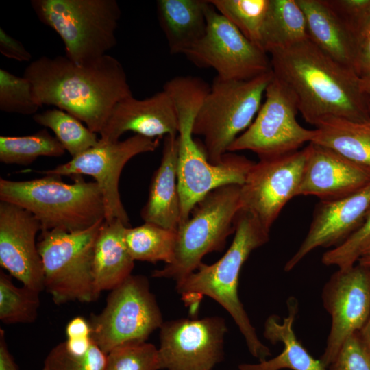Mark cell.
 <instances>
[{
  "instance_id": "obj_1",
  "label": "cell",
  "mask_w": 370,
  "mask_h": 370,
  "mask_svg": "<svg viewBox=\"0 0 370 370\" xmlns=\"http://www.w3.org/2000/svg\"><path fill=\"white\" fill-rule=\"evenodd\" d=\"M23 76L40 107H57L99 134L116 105L133 95L123 65L108 54L83 64L66 56H41L29 63Z\"/></svg>"
},
{
  "instance_id": "obj_2",
  "label": "cell",
  "mask_w": 370,
  "mask_h": 370,
  "mask_svg": "<svg viewBox=\"0 0 370 370\" xmlns=\"http://www.w3.org/2000/svg\"><path fill=\"white\" fill-rule=\"evenodd\" d=\"M273 75L294 93L299 112L313 126L321 119H369L366 96L353 69L319 49L309 39L268 53Z\"/></svg>"
},
{
  "instance_id": "obj_3",
  "label": "cell",
  "mask_w": 370,
  "mask_h": 370,
  "mask_svg": "<svg viewBox=\"0 0 370 370\" xmlns=\"http://www.w3.org/2000/svg\"><path fill=\"white\" fill-rule=\"evenodd\" d=\"M176 108L178 130L177 186L181 222L212 190L227 185H242L254 162L234 152L226 153L218 163L210 162L193 138V126L210 86L193 76H177L164 85ZM180 226V225H179Z\"/></svg>"
},
{
  "instance_id": "obj_4",
  "label": "cell",
  "mask_w": 370,
  "mask_h": 370,
  "mask_svg": "<svg viewBox=\"0 0 370 370\" xmlns=\"http://www.w3.org/2000/svg\"><path fill=\"white\" fill-rule=\"evenodd\" d=\"M269 232L249 214L241 210L234 236L223 256L212 264L201 263L181 282L176 290L185 304L195 309L204 296L219 303L231 315L243 334L251 354L259 362L271 355L259 339L238 294L239 276L251 253L267 243Z\"/></svg>"
},
{
  "instance_id": "obj_5",
  "label": "cell",
  "mask_w": 370,
  "mask_h": 370,
  "mask_svg": "<svg viewBox=\"0 0 370 370\" xmlns=\"http://www.w3.org/2000/svg\"><path fill=\"white\" fill-rule=\"evenodd\" d=\"M71 177V184L56 175L25 181L1 178L0 200L31 212L40 232L84 230L105 220L103 199L96 182H86L81 175Z\"/></svg>"
},
{
  "instance_id": "obj_6",
  "label": "cell",
  "mask_w": 370,
  "mask_h": 370,
  "mask_svg": "<svg viewBox=\"0 0 370 370\" xmlns=\"http://www.w3.org/2000/svg\"><path fill=\"white\" fill-rule=\"evenodd\" d=\"M273 77L271 70L247 80L214 79L193 126V135L203 138L202 147L210 162H220L251 124Z\"/></svg>"
},
{
  "instance_id": "obj_7",
  "label": "cell",
  "mask_w": 370,
  "mask_h": 370,
  "mask_svg": "<svg viewBox=\"0 0 370 370\" xmlns=\"http://www.w3.org/2000/svg\"><path fill=\"white\" fill-rule=\"evenodd\" d=\"M38 20L59 35L65 56L83 64L105 55L117 43L121 11L116 0H32Z\"/></svg>"
},
{
  "instance_id": "obj_8",
  "label": "cell",
  "mask_w": 370,
  "mask_h": 370,
  "mask_svg": "<svg viewBox=\"0 0 370 370\" xmlns=\"http://www.w3.org/2000/svg\"><path fill=\"white\" fill-rule=\"evenodd\" d=\"M240 185L218 188L195 206L189 218L180 225L172 262L152 272V277L178 283L197 269L205 255L219 251L235 232L241 212Z\"/></svg>"
},
{
  "instance_id": "obj_9",
  "label": "cell",
  "mask_w": 370,
  "mask_h": 370,
  "mask_svg": "<svg viewBox=\"0 0 370 370\" xmlns=\"http://www.w3.org/2000/svg\"><path fill=\"white\" fill-rule=\"evenodd\" d=\"M103 221L74 232H40L37 247L42 264L45 289L56 304L90 303L98 299L100 293L94 281L93 255Z\"/></svg>"
},
{
  "instance_id": "obj_10",
  "label": "cell",
  "mask_w": 370,
  "mask_h": 370,
  "mask_svg": "<svg viewBox=\"0 0 370 370\" xmlns=\"http://www.w3.org/2000/svg\"><path fill=\"white\" fill-rule=\"evenodd\" d=\"M88 322L92 339L106 354L124 344L145 342L164 323L149 281L140 275H131L112 289L104 308Z\"/></svg>"
},
{
  "instance_id": "obj_11",
  "label": "cell",
  "mask_w": 370,
  "mask_h": 370,
  "mask_svg": "<svg viewBox=\"0 0 370 370\" xmlns=\"http://www.w3.org/2000/svg\"><path fill=\"white\" fill-rule=\"evenodd\" d=\"M264 103L249 127L232 143L228 152L248 150L259 159L284 156L312 143L317 130L301 126L297 119V99L288 86L274 75Z\"/></svg>"
},
{
  "instance_id": "obj_12",
  "label": "cell",
  "mask_w": 370,
  "mask_h": 370,
  "mask_svg": "<svg viewBox=\"0 0 370 370\" xmlns=\"http://www.w3.org/2000/svg\"><path fill=\"white\" fill-rule=\"evenodd\" d=\"M203 38L184 55L201 68H212L225 80H247L271 71L269 54L248 40L208 1Z\"/></svg>"
},
{
  "instance_id": "obj_13",
  "label": "cell",
  "mask_w": 370,
  "mask_h": 370,
  "mask_svg": "<svg viewBox=\"0 0 370 370\" xmlns=\"http://www.w3.org/2000/svg\"><path fill=\"white\" fill-rule=\"evenodd\" d=\"M160 138H150L134 134L123 140L102 142L66 163L45 171L46 175H86L92 176L101 193L105 221H121L126 227L130 226L129 216L121 201L119 182L125 165L134 156L154 151L160 145Z\"/></svg>"
},
{
  "instance_id": "obj_14",
  "label": "cell",
  "mask_w": 370,
  "mask_h": 370,
  "mask_svg": "<svg viewBox=\"0 0 370 370\" xmlns=\"http://www.w3.org/2000/svg\"><path fill=\"white\" fill-rule=\"evenodd\" d=\"M308 148L275 158L259 159L240 187L241 207L268 231L297 192Z\"/></svg>"
},
{
  "instance_id": "obj_15",
  "label": "cell",
  "mask_w": 370,
  "mask_h": 370,
  "mask_svg": "<svg viewBox=\"0 0 370 370\" xmlns=\"http://www.w3.org/2000/svg\"><path fill=\"white\" fill-rule=\"evenodd\" d=\"M160 329L161 369L212 370L223 360L227 328L221 317L181 318Z\"/></svg>"
},
{
  "instance_id": "obj_16",
  "label": "cell",
  "mask_w": 370,
  "mask_h": 370,
  "mask_svg": "<svg viewBox=\"0 0 370 370\" xmlns=\"http://www.w3.org/2000/svg\"><path fill=\"white\" fill-rule=\"evenodd\" d=\"M322 300L332 319L319 358L328 368L346 340L362 327L370 314V269L358 264L338 269L324 286Z\"/></svg>"
},
{
  "instance_id": "obj_17",
  "label": "cell",
  "mask_w": 370,
  "mask_h": 370,
  "mask_svg": "<svg viewBox=\"0 0 370 370\" xmlns=\"http://www.w3.org/2000/svg\"><path fill=\"white\" fill-rule=\"evenodd\" d=\"M38 220L16 204L0 201V264L11 276L38 293L45 290L36 237Z\"/></svg>"
},
{
  "instance_id": "obj_18",
  "label": "cell",
  "mask_w": 370,
  "mask_h": 370,
  "mask_svg": "<svg viewBox=\"0 0 370 370\" xmlns=\"http://www.w3.org/2000/svg\"><path fill=\"white\" fill-rule=\"evenodd\" d=\"M369 210L370 183L352 194L320 201L306 237L286 263L284 271H291L317 248L341 245L361 226Z\"/></svg>"
},
{
  "instance_id": "obj_19",
  "label": "cell",
  "mask_w": 370,
  "mask_h": 370,
  "mask_svg": "<svg viewBox=\"0 0 370 370\" xmlns=\"http://www.w3.org/2000/svg\"><path fill=\"white\" fill-rule=\"evenodd\" d=\"M297 196L320 201L352 194L370 183V169L336 151L310 143Z\"/></svg>"
},
{
  "instance_id": "obj_20",
  "label": "cell",
  "mask_w": 370,
  "mask_h": 370,
  "mask_svg": "<svg viewBox=\"0 0 370 370\" xmlns=\"http://www.w3.org/2000/svg\"><path fill=\"white\" fill-rule=\"evenodd\" d=\"M178 119L175 103L162 90L144 99L134 96L119 102L100 132L102 142H116L127 132L150 138L177 135Z\"/></svg>"
},
{
  "instance_id": "obj_21",
  "label": "cell",
  "mask_w": 370,
  "mask_h": 370,
  "mask_svg": "<svg viewBox=\"0 0 370 370\" xmlns=\"http://www.w3.org/2000/svg\"><path fill=\"white\" fill-rule=\"evenodd\" d=\"M177 160V135H166L163 139L160 164L152 175L147 201L140 212L145 223L176 232L181 222Z\"/></svg>"
},
{
  "instance_id": "obj_22",
  "label": "cell",
  "mask_w": 370,
  "mask_h": 370,
  "mask_svg": "<svg viewBox=\"0 0 370 370\" xmlns=\"http://www.w3.org/2000/svg\"><path fill=\"white\" fill-rule=\"evenodd\" d=\"M302 9L309 40L339 63L353 69L357 38L324 0H297Z\"/></svg>"
},
{
  "instance_id": "obj_23",
  "label": "cell",
  "mask_w": 370,
  "mask_h": 370,
  "mask_svg": "<svg viewBox=\"0 0 370 370\" xmlns=\"http://www.w3.org/2000/svg\"><path fill=\"white\" fill-rule=\"evenodd\" d=\"M208 0H158L156 14L170 53L184 54L204 36Z\"/></svg>"
},
{
  "instance_id": "obj_24",
  "label": "cell",
  "mask_w": 370,
  "mask_h": 370,
  "mask_svg": "<svg viewBox=\"0 0 370 370\" xmlns=\"http://www.w3.org/2000/svg\"><path fill=\"white\" fill-rule=\"evenodd\" d=\"M288 316L280 321L275 315L269 316L264 323V336L273 344L282 343L284 348L277 356L256 364L243 363L239 370H328L320 360L309 354L297 338L293 323L298 310L294 297L287 301Z\"/></svg>"
},
{
  "instance_id": "obj_25",
  "label": "cell",
  "mask_w": 370,
  "mask_h": 370,
  "mask_svg": "<svg viewBox=\"0 0 370 370\" xmlns=\"http://www.w3.org/2000/svg\"><path fill=\"white\" fill-rule=\"evenodd\" d=\"M126 227L121 221H103L96 239L93 276L97 291H111L132 274L134 260L125 242Z\"/></svg>"
},
{
  "instance_id": "obj_26",
  "label": "cell",
  "mask_w": 370,
  "mask_h": 370,
  "mask_svg": "<svg viewBox=\"0 0 370 370\" xmlns=\"http://www.w3.org/2000/svg\"><path fill=\"white\" fill-rule=\"evenodd\" d=\"M312 143L330 149L370 169V118L363 121L328 116L314 125Z\"/></svg>"
},
{
  "instance_id": "obj_27",
  "label": "cell",
  "mask_w": 370,
  "mask_h": 370,
  "mask_svg": "<svg viewBox=\"0 0 370 370\" xmlns=\"http://www.w3.org/2000/svg\"><path fill=\"white\" fill-rule=\"evenodd\" d=\"M304 13L297 0H270L261 32V47L267 53L308 40Z\"/></svg>"
},
{
  "instance_id": "obj_28",
  "label": "cell",
  "mask_w": 370,
  "mask_h": 370,
  "mask_svg": "<svg viewBox=\"0 0 370 370\" xmlns=\"http://www.w3.org/2000/svg\"><path fill=\"white\" fill-rule=\"evenodd\" d=\"M124 236L127 250L134 261H163L166 264L173 259L176 231L144 223L137 227H126Z\"/></svg>"
},
{
  "instance_id": "obj_29",
  "label": "cell",
  "mask_w": 370,
  "mask_h": 370,
  "mask_svg": "<svg viewBox=\"0 0 370 370\" xmlns=\"http://www.w3.org/2000/svg\"><path fill=\"white\" fill-rule=\"evenodd\" d=\"M38 125L51 129L56 138L72 158L96 146L99 138L82 121L70 113L58 108L47 110L33 116Z\"/></svg>"
},
{
  "instance_id": "obj_30",
  "label": "cell",
  "mask_w": 370,
  "mask_h": 370,
  "mask_svg": "<svg viewBox=\"0 0 370 370\" xmlns=\"http://www.w3.org/2000/svg\"><path fill=\"white\" fill-rule=\"evenodd\" d=\"M66 150L47 129L24 136H0V161L29 165L41 156L60 157Z\"/></svg>"
},
{
  "instance_id": "obj_31",
  "label": "cell",
  "mask_w": 370,
  "mask_h": 370,
  "mask_svg": "<svg viewBox=\"0 0 370 370\" xmlns=\"http://www.w3.org/2000/svg\"><path fill=\"white\" fill-rule=\"evenodd\" d=\"M208 1L248 40L262 49L261 32L270 0H208Z\"/></svg>"
},
{
  "instance_id": "obj_32",
  "label": "cell",
  "mask_w": 370,
  "mask_h": 370,
  "mask_svg": "<svg viewBox=\"0 0 370 370\" xmlns=\"http://www.w3.org/2000/svg\"><path fill=\"white\" fill-rule=\"evenodd\" d=\"M38 292L23 286L18 287L11 275L0 272V320L5 324L31 323L36 321L40 307Z\"/></svg>"
},
{
  "instance_id": "obj_33",
  "label": "cell",
  "mask_w": 370,
  "mask_h": 370,
  "mask_svg": "<svg viewBox=\"0 0 370 370\" xmlns=\"http://www.w3.org/2000/svg\"><path fill=\"white\" fill-rule=\"evenodd\" d=\"M40 106L34 99L33 87L24 76L0 69V110L6 113L36 114Z\"/></svg>"
},
{
  "instance_id": "obj_34",
  "label": "cell",
  "mask_w": 370,
  "mask_h": 370,
  "mask_svg": "<svg viewBox=\"0 0 370 370\" xmlns=\"http://www.w3.org/2000/svg\"><path fill=\"white\" fill-rule=\"evenodd\" d=\"M158 349L145 342L118 346L106 354L105 370H160Z\"/></svg>"
},
{
  "instance_id": "obj_35",
  "label": "cell",
  "mask_w": 370,
  "mask_h": 370,
  "mask_svg": "<svg viewBox=\"0 0 370 370\" xmlns=\"http://www.w3.org/2000/svg\"><path fill=\"white\" fill-rule=\"evenodd\" d=\"M106 362V354L93 340L82 353L71 351L64 341L49 352L42 370H105Z\"/></svg>"
},
{
  "instance_id": "obj_36",
  "label": "cell",
  "mask_w": 370,
  "mask_h": 370,
  "mask_svg": "<svg viewBox=\"0 0 370 370\" xmlns=\"http://www.w3.org/2000/svg\"><path fill=\"white\" fill-rule=\"evenodd\" d=\"M370 243V210L361 226L338 246L328 250L322 256V262L338 269L353 267Z\"/></svg>"
},
{
  "instance_id": "obj_37",
  "label": "cell",
  "mask_w": 370,
  "mask_h": 370,
  "mask_svg": "<svg viewBox=\"0 0 370 370\" xmlns=\"http://www.w3.org/2000/svg\"><path fill=\"white\" fill-rule=\"evenodd\" d=\"M345 27L356 37L370 18V0H324Z\"/></svg>"
},
{
  "instance_id": "obj_38",
  "label": "cell",
  "mask_w": 370,
  "mask_h": 370,
  "mask_svg": "<svg viewBox=\"0 0 370 370\" xmlns=\"http://www.w3.org/2000/svg\"><path fill=\"white\" fill-rule=\"evenodd\" d=\"M328 370H370V358L356 334L346 340Z\"/></svg>"
},
{
  "instance_id": "obj_39",
  "label": "cell",
  "mask_w": 370,
  "mask_h": 370,
  "mask_svg": "<svg viewBox=\"0 0 370 370\" xmlns=\"http://www.w3.org/2000/svg\"><path fill=\"white\" fill-rule=\"evenodd\" d=\"M0 52L5 57L20 62H29L32 56L21 41L0 28Z\"/></svg>"
},
{
  "instance_id": "obj_40",
  "label": "cell",
  "mask_w": 370,
  "mask_h": 370,
  "mask_svg": "<svg viewBox=\"0 0 370 370\" xmlns=\"http://www.w3.org/2000/svg\"><path fill=\"white\" fill-rule=\"evenodd\" d=\"M353 69L361 79H370V37L357 38Z\"/></svg>"
},
{
  "instance_id": "obj_41",
  "label": "cell",
  "mask_w": 370,
  "mask_h": 370,
  "mask_svg": "<svg viewBox=\"0 0 370 370\" xmlns=\"http://www.w3.org/2000/svg\"><path fill=\"white\" fill-rule=\"evenodd\" d=\"M66 338H83L91 336L88 321L82 317L72 319L66 327Z\"/></svg>"
},
{
  "instance_id": "obj_42",
  "label": "cell",
  "mask_w": 370,
  "mask_h": 370,
  "mask_svg": "<svg viewBox=\"0 0 370 370\" xmlns=\"http://www.w3.org/2000/svg\"><path fill=\"white\" fill-rule=\"evenodd\" d=\"M0 370H18L5 338V332L0 329Z\"/></svg>"
},
{
  "instance_id": "obj_43",
  "label": "cell",
  "mask_w": 370,
  "mask_h": 370,
  "mask_svg": "<svg viewBox=\"0 0 370 370\" xmlns=\"http://www.w3.org/2000/svg\"><path fill=\"white\" fill-rule=\"evenodd\" d=\"M356 334L365 352L370 358V314L362 327Z\"/></svg>"
},
{
  "instance_id": "obj_44",
  "label": "cell",
  "mask_w": 370,
  "mask_h": 370,
  "mask_svg": "<svg viewBox=\"0 0 370 370\" xmlns=\"http://www.w3.org/2000/svg\"><path fill=\"white\" fill-rule=\"evenodd\" d=\"M360 88L366 97H370V79H360Z\"/></svg>"
},
{
  "instance_id": "obj_45",
  "label": "cell",
  "mask_w": 370,
  "mask_h": 370,
  "mask_svg": "<svg viewBox=\"0 0 370 370\" xmlns=\"http://www.w3.org/2000/svg\"><path fill=\"white\" fill-rule=\"evenodd\" d=\"M358 36H368L370 37V18L366 21L360 31L358 33Z\"/></svg>"
},
{
  "instance_id": "obj_46",
  "label": "cell",
  "mask_w": 370,
  "mask_h": 370,
  "mask_svg": "<svg viewBox=\"0 0 370 370\" xmlns=\"http://www.w3.org/2000/svg\"><path fill=\"white\" fill-rule=\"evenodd\" d=\"M358 264L370 269V256H362L358 260Z\"/></svg>"
},
{
  "instance_id": "obj_47",
  "label": "cell",
  "mask_w": 370,
  "mask_h": 370,
  "mask_svg": "<svg viewBox=\"0 0 370 370\" xmlns=\"http://www.w3.org/2000/svg\"><path fill=\"white\" fill-rule=\"evenodd\" d=\"M362 256H370V243L368 244V245L365 247L364 249L362 255Z\"/></svg>"
},
{
  "instance_id": "obj_48",
  "label": "cell",
  "mask_w": 370,
  "mask_h": 370,
  "mask_svg": "<svg viewBox=\"0 0 370 370\" xmlns=\"http://www.w3.org/2000/svg\"><path fill=\"white\" fill-rule=\"evenodd\" d=\"M367 101H368V106H369V116H370V97H367Z\"/></svg>"
},
{
  "instance_id": "obj_49",
  "label": "cell",
  "mask_w": 370,
  "mask_h": 370,
  "mask_svg": "<svg viewBox=\"0 0 370 370\" xmlns=\"http://www.w3.org/2000/svg\"></svg>"
}]
</instances>
